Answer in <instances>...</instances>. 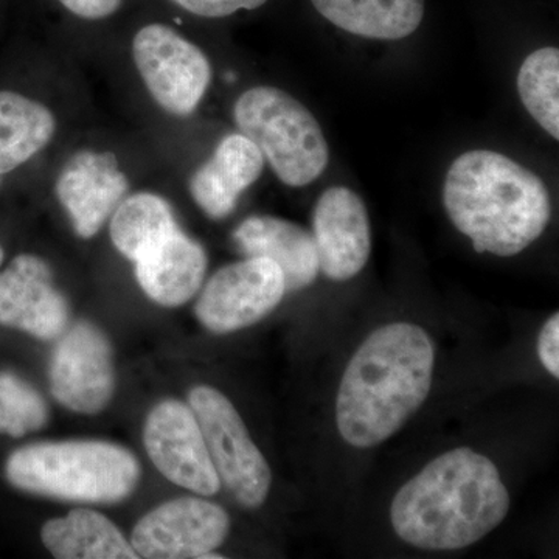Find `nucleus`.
Here are the masks:
<instances>
[{
  "label": "nucleus",
  "instance_id": "obj_1",
  "mask_svg": "<svg viewBox=\"0 0 559 559\" xmlns=\"http://www.w3.org/2000/svg\"><path fill=\"white\" fill-rule=\"evenodd\" d=\"M509 510V489L495 463L459 448L433 459L396 492L390 521L418 549L460 550L499 527Z\"/></svg>",
  "mask_w": 559,
  "mask_h": 559
},
{
  "label": "nucleus",
  "instance_id": "obj_2",
  "mask_svg": "<svg viewBox=\"0 0 559 559\" xmlns=\"http://www.w3.org/2000/svg\"><path fill=\"white\" fill-rule=\"evenodd\" d=\"M432 341L421 326H381L349 359L336 400L342 439L359 450L399 432L423 406L432 385Z\"/></svg>",
  "mask_w": 559,
  "mask_h": 559
},
{
  "label": "nucleus",
  "instance_id": "obj_3",
  "mask_svg": "<svg viewBox=\"0 0 559 559\" xmlns=\"http://www.w3.org/2000/svg\"><path fill=\"white\" fill-rule=\"evenodd\" d=\"M443 204L477 252L513 257L538 240L551 216L546 183L496 151L476 150L452 162Z\"/></svg>",
  "mask_w": 559,
  "mask_h": 559
},
{
  "label": "nucleus",
  "instance_id": "obj_4",
  "mask_svg": "<svg viewBox=\"0 0 559 559\" xmlns=\"http://www.w3.org/2000/svg\"><path fill=\"white\" fill-rule=\"evenodd\" d=\"M14 488L73 502L114 503L138 487L140 466L131 451L106 441L39 443L7 460Z\"/></svg>",
  "mask_w": 559,
  "mask_h": 559
},
{
  "label": "nucleus",
  "instance_id": "obj_5",
  "mask_svg": "<svg viewBox=\"0 0 559 559\" xmlns=\"http://www.w3.org/2000/svg\"><path fill=\"white\" fill-rule=\"evenodd\" d=\"M234 117L286 186H308L325 171L330 148L322 128L288 92L252 87L235 103Z\"/></svg>",
  "mask_w": 559,
  "mask_h": 559
},
{
  "label": "nucleus",
  "instance_id": "obj_6",
  "mask_svg": "<svg viewBox=\"0 0 559 559\" xmlns=\"http://www.w3.org/2000/svg\"><path fill=\"white\" fill-rule=\"evenodd\" d=\"M189 404L221 484L246 509H259L270 496L272 474L240 414L219 390L209 385L191 390Z\"/></svg>",
  "mask_w": 559,
  "mask_h": 559
},
{
  "label": "nucleus",
  "instance_id": "obj_7",
  "mask_svg": "<svg viewBox=\"0 0 559 559\" xmlns=\"http://www.w3.org/2000/svg\"><path fill=\"white\" fill-rule=\"evenodd\" d=\"M132 57L146 90L173 116L187 117L200 106L212 80L204 51L171 25L150 22L132 38Z\"/></svg>",
  "mask_w": 559,
  "mask_h": 559
},
{
  "label": "nucleus",
  "instance_id": "obj_8",
  "mask_svg": "<svg viewBox=\"0 0 559 559\" xmlns=\"http://www.w3.org/2000/svg\"><path fill=\"white\" fill-rule=\"evenodd\" d=\"M285 294V278L277 264L249 257L221 267L209 280L194 311L212 333H235L271 314Z\"/></svg>",
  "mask_w": 559,
  "mask_h": 559
},
{
  "label": "nucleus",
  "instance_id": "obj_9",
  "mask_svg": "<svg viewBox=\"0 0 559 559\" xmlns=\"http://www.w3.org/2000/svg\"><path fill=\"white\" fill-rule=\"evenodd\" d=\"M229 514L200 498L162 503L132 530L131 546L139 558H223L213 554L229 535Z\"/></svg>",
  "mask_w": 559,
  "mask_h": 559
},
{
  "label": "nucleus",
  "instance_id": "obj_10",
  "mask_svg": "<svg viewBox=\"0 0 559 559\" xmlns=\"http://www.w3.org/2000/svg\"><path fill=\"white\" fill-rule=\"evenodd\" d=\"M143 443L151 462L165 479L201 496H213L221 480L193 411L176 400H165L150 412Z\"/></svg>",
  "mask_w": 559,
  "mask_h": 559
},
{
  "label": "nucleus",
  "instance_id": "obj_11",
  "mask_svg": "<svg viewBox=\"0 0 559 559\" xmlns=\"http://www.w3.org/2000/svg\"><path fill=\"white\" fill-rule=\"evenodd\" d=\"M55 399L76 414L95 415L108 406L116 388L112 348L102 330L80 322L61 337L49 370Z\"/></svg>",
  "mask_w": 559,
  "mask_h": 559
},
{
  "label": "nucleus",
  "instance_id": "obj_12",
  "mask_svg": "<svg viewBox=\"0 0 559 559\" xmlns=\"http://www.w3.org/2000/svg\"><path fill=\"white\" fill-rule=\"evenodd\" d=\"M312 238L319 270L334 282H347L370 259V221L366 204L347 187L323 191L312 212Z\"/></svg>",
  "mask_w": 559,
  "mask_h": 559
},
{
  "label": "nucleus",
  "instance_id": "obj_13",
  "mask_svg": "<svg viewBox=\"0 0 559 559\" xmlns=\"http://www.w3.org/2000/svg\"><path fill=\"white\" fill-rule=\"evenodd\" d=\"M69 305L55 288L49 264L22 253L0 274V323L43 341L64 333Z\"/></svg>",
  "mask_w": 559,
  "mask_h": 559
},
{
  "label": "nucleus",
  "instance_id": "obj_14",
  "mask_svg": "<svg viewBox=\"0 0 559 559\" xmlns=\"http://www.w3.org/2000/svg\"><path fill=\"white\" fill-rule=\"evenodd\" d=\"M127 190V176L110 153L81 151L57 180L58 200L68 210L73 229L81 238L98 234Z\"/></svg>",
  "mask_w": 559,
  "mask_h": 559
},
{
  "label": "nucleus",
  "instance_id": "obj_15",
  "mask_svg": "<svg viewBox=\"0 0 559 559\" xmlns=\"http://www.w3.org/2000/svg\"><path fill=\"white\" fill-rule=\"evenodd\" d=\"M135 263V277L151 300L160 307L187 304L200 290L207 255L179 229L146 249Z\"/></svg>",
  "mask_w": 559,
  "mask_h": 559
},
{
  "label": "nucleus",
  "instance_id": "obj_16",
  "mask_svg": "<svg viewBox=\"0 0 559 559\" xmlns=\"http://www.w3.org/2000/svg\"><path fill=\"white\" fill-rule=\"evenodd\" d=\"M263 168L264 156L252 140L242 134L227 135L212 159L191 178V197L210 218H224L242 191L259 180Z\"/></svg>",
  "mask_w": 559,
  "mask_h": 559
},
{
  "label": "nucleus",
  "instance_id": "obj_17",
  "mask_svg": "<svg viewBox=\"0 0 559 559\" xmlns=\"http://www.w3.org/2000/svg\"><path fill=\"white\" fill-rule=\"evenodd\" d=\"M235 241L249 257L274 261L286 293L310 286L319 274L318 249L310 231L274 216H252L235 230Z\"/></svg>",
  "mask_w": 559,
  "mask_h": 559
},
{
  "label": "nucleus",
  "instance_id": "obj_18",
  "mask_svg": "<svg viewBox=\"0 0 559 559\" xmlns=\"http://www.w3.org/2000/svg\"><path fill=\"white\" fill-rule=\"evenodd\" d=\"M342 31L370 39L399 40L417 32L426 0H311Z\"/></svg>",
  "mask_w": 559,
  "mask_h": 559
},
{
  "label": "nucleus",
  "instance_id": "obj_19",
  "mask_svg": "<svg viewBox=\"0 0 559 559\" xmlns=\"http://www.w3.org/2000/svg\"><path fill=\"white\" fill-rule=\"evenodd\" d=\"M40 538L46 549L60 559L139 558L120 530L92 510H72L68 516L46 522Z\"/></svg>",
  "mask_w": 559,
  "mask_h": 559
},
{
  "label": "nucleus",
  "instance_id": "obj_20",
  "mask_svg": "<svg viewBox=\"0 0 559 559\" xmlns=\"http://www.w3.org/2000/svg\"><path fill=\"white\" fill-rule=\"evenodd\" d=\"M57 120L47 106L0 91V176L16 170L49 145Z\"/></svg>",
  "mask_w": 559,
  "mask_h": 559
},
{
  "label": "nucleus",
  "instance_id": "obj_21",
  "mask_svg": "<svg viewBox=\"0 0 559 559\" xmlns=\"http://www.w3.org/2000/svg\"><path fill=\"white\" fill-rule=\"evenodd\" d=\"M170 204L153 193L132 194L121 202L110 221V240L132 261L151 246L178 230Z\"/></svg>",
  "mask_w": 559,
  "mask_h": 559
},
{
  "label": "nucleus",
  "instance_id": "obj_22",
  "mask_svg": "<svg viewBox=\"0 0 559 559\" xmlns=\"http://www.w3.org/2000/svg\"><path fill=\"white\" fill-rule=\"evenodd\" d=\"M518 92L525 109L551 138L559 139V51H533L518 73Z\"/></svg>",
  "mask_w": 559,
  "mask_h": 559
},
{
  "label": "nucleus",
  "instance_id": "obj_23",
  "mask_svg": "<svg viewBox=\"0 0 559 559\" xmlns=\"http://www.w3.org/2000/svg\"><path fill=\"white\" fill-rule=\"evenodd\" d=\"M47 419L43 396L16 374L0 371V433L21 439L43 429Z\"/></svg>",
  "mask_w": 559,
  "mask_h": 559
},
{
  "label": "nucleus",
  "instance_id": "obj_24",
  "mask_svg": "<svg viewBox=\"0 0 559 559\" xmlns=\"http://www.w3.org/2000/svg\"><path fill=\"white\" fill-rule=\"evenodd\" d=\"M167 2L197 17L221 20L241 10L260 9L267 3V0H167Z\"/></svg>",
  "mask_w": 559,
  "mask_h": 559
},
{
  "label": "nucleus",
  "instance_id": "obj_25",
  "mask_svg": "<svg viewBox=\"0 0 559 559\" xmlns=\"http://www.w3.org/2000/svg\"><path fill=\"white\" fill-rule=\"evenodd\" d=\"M72 16L83 21H106L123 9L127 0H55Z\"/></svg>",
  "mask_w": 559,
  "mask_h": 559
},
{
  "label": "nucleus",
  "instance_id": "obj_26",
  "mask_svg": "<svg viewBox=\"0 0 559 559\" xmlns=\"http://www.w3.org/2000/svg\"><path fill=\"white\" fill-rule=\"evenodd\" d=\"M538 356L551 377L559 378V314L555 312L540 330Z\"/></svg>",
  "mask_w": 559,
  "mask_h": 559
},
{
  "label": "nucleus",
  "instance_id": "obj_27",
  "mask_svg": "<svg viewBox=\"0 0 559 559\" xmlns=\"http://www.w3.org/2000/svg\"><path fill=\"white\" fill-rule=\"evenodd\" d=\"M3 261V249L0 248V264H2Z\"/></svg>",
  "mask_w": 559,
  "mask_h": 559
}]
</instances>
